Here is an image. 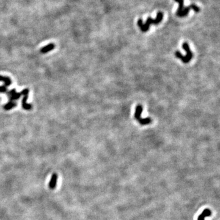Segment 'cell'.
<instances>
[{
    "mask_svg": "<svg viewBox=\"0 0 220 220\" xmlns=\"http://www.w3.org/2000/svg\"><path fill=\"white\" fill-rule=\"evenodd\" d=\"M54 47H55V45L54 43H49L47 45L42 47L41 49V50H40V52L42 54H45L53 50L54 48Z\"/></svg>",
    "mask_w": 220,
    "mask_h": 220,
    "instance_id": "cell-7",
    "label": "cell"
},
{
    "mask_svg": "<svg viewBox=\"0 0 220 220\" xmlns=\"http://www.w3.org/2000/svg\"><path fill=\"white\" fill-rule=\"evenodd\" d=\"M57 180H58V175L56 173L53 174L50 181V182L48 183V187L51 189H53L56 188Z\"/></svg>",
    "mask_w": 220,
    "mask_h": 220,
    "instance_id": "cell-6",
    "label": "cell"
},
{
    "mask_svg": "<svg viewBox=\"0 0 220 220\" xmlns=\"http://www.w3.org/2000/svg\"><path fill=\"white\" fill-rule=\"evenodd\" d=\"M211 215V212L208 209H206L203 212V213L199 217L198 220H204V218L206 217H209Z\"/></svg>",
    "mask_w": 220,
    "mask_h": 220,
    "instance_id": "cell-11",
    "label": "cell"
},
{
    "mask_svg": "<svg viewBox=\"0 0 220 220\" xmlns=\"http://www.w3.org/2000/svg\"><path fill=\"white\" fill-rule=\"evenodd\" d=\"M0 81H3L4 83V85L6 87L10 86V85L12 84V81L11 78L7 77H3V76L0 75Z\"/></svg>",
    "mask_w": 220,
    "mask_h": 220,
    "instance_id": "cell-9",
    "label": "cell"
},
{
    "mask_svg": "<svg viewBox=\"0 0 220 220\" xmlns=\"http://www.w3.org/2000/svg\"><path fill=\"white\" fill-rule=\"evenodd\" d=\"M191 9H193L194 11L196 12H199V11H200V9H199V7L198 6H197L196 4H192L191 5H189V6H188V7L185 8L184 9H183L182 11L181 12H180L179 14H176V15H177V16H179L180 17H185V16H187V15H188V12H189V10H190Z\"/></svg>",
    "mask_w": 220,
    "mask_h": 220,
    "instance_id": "cell-4",
    "label": "cell"
},
{
    "mask_svg": "<svg viewBox=\"0 0 220 220\" xmlns=\"http://www.w3.org/2000/svg\"><path fill=\"white\" fill-rule=\"evenodd\" d=\"M163 17V13L161 12H159L157 14V17L155 19H153L151 17H148V18L147 19V21L145 24H143V20L141 19H139L138 21V25L139 26V27L140 28V29H141V30L143 32H147L149 29L150 24H157L160 23L162 22Z\"/></svg>",
    "mask_w": 220,
    "mask_h": 220,
    "instance_id": "cell-1",
    "label": "cell"
},
{
    "mask_svg": "<svg viewBox=\"0 0 220 220\" xmlns=\"http://www.w3.org/2000/svg\"><path fill=\"white\" fill-rule=\"evenodd\" d=\"M182 47L184 49V50L187 52L186 56H183L179 51L175 52V56H176L177 58L181 59L183 63L186 64L191 61V59L193 58V53L191 51V50L189 49V45L187 42H184L182 45Z\"/></svg>",
    "mask_w": 220,
    "mask_h": 220,
    "instance_id": "cell-2",
    "label": "cell"
},
{
    "mask_svg": "<svg viewBox=\"0 0 220 220\" xmlns=\"http://www.w3.org/2000/svg\"><path fill=\"white\" fill-rule=\"evenodd\" d=\"M29 90L28 89H24L21 92L22 95L23 96L22 100V108L25 110H31L32 109V105L31 104H28L26 103L27 99L28 97V94Z\"/></svg>",
    "mask_w": 220,
    "mask_h": 220,
    "instance_id": "cell-3",
    "label": "cell"
},
{
    "mask_svg": "<svg viewBox=\"0 0 220 220\" xmlns=\"http://www.w3.org/2000/svg\"><path fill=\"white\" fill-rule=\"evenodd\" d=\"M7 92V87L5 86L4 85L0 86V93H4Z\"/></svg>",
    "mask_w": 220,
    "mask_h": 220,
    "instance_id": "cell-14",
    "label": "cell"
},
{
    "mask_svg": "<svg viewBox=\"0 0 220 220\" xmlns=\"http://www.w3.org/2000/svg\"><path fill=\"white\" fill-rule=\"evenodd\" d=\"M143 111V107L141 105H138L136 107V110H135V113H134V118H135L137 121L141 118V115Z\"/></svg>",
    "mask_w": 220,
    "mask_h": 220,
    "instance_id": "cell-8",
    "label": "cell"
},
{
    "mask_svg": "<svg viewBox=\"0 0 220 220\" xmlns=\"http://www.w3.org/2000/svg\"><path fill=\"white\" fill-rule=\"evenodd\" d=\"M7 96L9 97V101H14L17 100L22 95L21 92H17L16 90L15 89H13L11 90L9 92H6Z\"/></svg>",
    "mask_w": 220,
    "mask_h": 220,
    "instance_id": "cell-5",
    "label": "cell"
},
{
    "mask_svg": "<svg viewBox=\"0 0 220 220\" xmlns=\"http://www.w3.org/2000/svg\"><path fill=\"white\" fill-rule=\"evenodd\" d=\"M17 106V103L14 101H9L7 103H6L5 105H4L3 108L6 111H9L10 109H12L13 108L16 107Z\"/></svg>",
    "mask_w": 220,
    "mask_h": 220,
    "instance_id": "cell-10",
    "label": "cell"
},
{
    "mask_svg": "<svg viewBox=\"0 0 220 220\" xmlns=\"http://www.w3.org/2000/svg\"><path fill=\"white\" fill-rule=\"evenodd\" d=\"M151 121H152V119L150 117H147V118H144V119H142L141 117L138 120V122L140 124L142 125V126H144V125H147V124H149L151 123Z\"/></svg>",
    "mask_w": 220,
    "mask_h": 220,
    "instance_id": "cell-12",
    "label": "cell"
},
{
    "mask_svg": "<svg viewBox=\"0 0 220 220\" xmlns=\"http://www.w3.org/2000/svg\"><path fill=\"white\" fill-rule=\"evenodd\" d=\"M176 2H178L179 4V7L178 8V11L176 13V14H179L180 12H181L182 11V10L183 9V1L184 0H175Z\"/></svg>",
    "mask_w": 220,
    "mask_h": 220,
    "instance_id": "cell-13",
    "label": "cell"
}]
</instances>
